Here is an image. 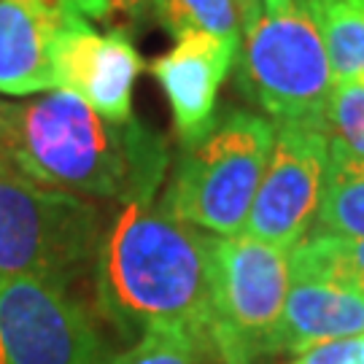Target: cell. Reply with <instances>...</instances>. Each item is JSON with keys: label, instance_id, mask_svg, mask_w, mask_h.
<instances>
[{"label": "cell", "instance_id": "obj_1", "mask_svg": "<svg viewBox=\"0 0 364 364\" xmlns=\"http://www.w3.org/2000/svg\"><path fill=\"white\" fill-rule=\"evenodd\" d=\"M0 159L43 186L122 203H154L170 165L159 132L111 122L68 90L0 100Z\"/></svg>", "mask_w": 364, "mask_h": 364}, {"label": "cell", "instance_id": "obj_2", "mask_svg": "<svg viewBox=\"0 0 364 364\" xmlns=\"http://www.w3.org/2000/svg\"><path fill=\"white\" fill-rule=\"evenodd\" d=\"M210 235L156 203H124L105 224L92 264L105 318L138 338L176 329L216 351L208 273Z\"/></svg>", "mask_w": 364, "mask_h": 364}, {"label": "cell", "instance_id": "obj_3", "mask_svg": "<svg viewBox=\"0 0 364 364\" xmlns=\"http://www.w3.org/2000/svg\"><path fill=\"white\" fill-rule=\"evenodd\" d=\"M237 46V92L273 124L324 122L335 76L316 14L302 0H257Z\"/></svg>", "mask_w": 364, "mask_h": 364}, {"label": "cell", "instance_id": "obj_4", "mask_svg": "<svg viewBox=\"0 0 364 364\" xmlns=\"http://www.w3.org/2000/svg\"><path fill=\"white\" fill-rule=\"evenodd\" d=\"M273 138L267 117L237 105L221 108L213 127L178 154L159 205L203 232H243Z\"/></svg>", "mask_w": 364, "mask_h": 364}, {"label": "cell", "instance_id": "obj_5", "mask_svg": "<svg viewBox=\"0 0 364 364\" xmlns=\"http://www.w3.org/2000/svg\"><path fill=\"white\" fill-rule=\"evenodd\" d=\"M103 232V213L92 200L43 186L0 159V278L70 284L92 270Z\"/></svg>", "mask_w": 364, "mask_h": 364}, {"label": "cell", "instance_id": "obj_6", "mask_svg": "<svg viewBox=\"0 0 364 364\" xmlns=\"http://www.w3.org/2000/svg\"><path fill=\"white\" fill-rule=\"evenodd\" d=\"M213 338L221 364H257L270 356L291 287L289 251L251 232L210 235Z\"/></svg>", "mask_w": 364, "mask_h": 364}, {"label": "cell", "instance_id": "obj_7", "mask_svg": "<svg viewBox=\"0 0 364 364\" xmlns=\"http://www.w3.org/2000/svg\"><path fill=\"white\" fill-rule=\"evenodd\" d=\"M97 321L68 284L0 278V364H105Z\"/></svg>", "mask_w": 364, "mask_h": 364}, {"label": "cell", "instance_id": "obj_8", "mask_svg": "<svg viewBox=\"0 0 364 364\" xmlns=\"http://www.w3.org/2000/svg\"><path fill=\"white\" fill-rule=\"evenodd\" d=\"M273 127V149L246 232L291 251L313 232L318 216L329 165V132L324 122H287Z\"/></svg>", "mask_w": 364, "mask_h": 364}, {"label": "cell", "instance_id": "obj_9", "mask_svg": "<svg viewBox=\"0 0 364 364\" xmlns=\"http://www.w3.org/2000/svg\"><path fill=\"white\" fill-rule=\"evenodd\" d=\"M144 73V60L124 27L95 30L73 6L63 14L54 49L57 90H68L111 122H130L135 81Z\"/></svg>", "mask_w": 364, "mask_h": 364}, {"label": "cell", "instance_id": "obj_10", "mask_svg": "<svg viewBox=\"0 0 364 364\" xmlns=\"http://www.w3.org/2000/svg\"><path fill=\"white\" fill-rule=\"evenodd\" d=\"M237 46L210 33H183L168 54L151 63V76L168 97L181 151L192 149L213 127L219 90L232 70Z\"/></svg>", "mask_w": 364, "mask_h": 364}, {"label": "cell", "instance_id": "obj_11", "mask_svg": "<svg viewBox=\"0 0 364 364\" xmlns=\"http://www.w3.org/2000/svg\"><path fill=\"white\" fill-rule=\"evenodd\" d=\"M291 262V259H289ZM364 335V291L332 275L291 264V287L270 340V356Z\"/></svg>", "mask_w": 364, "mask_h": 364}, {"label": "cell", "instance_id": "obj_12", "mask_svg": "<svg viewBox=\"0 0 364 364\" xmlns=\"http://www.w3.org/2000/svg\"><path fill=\"white\" fill-rule=\"evenodd\" d=\"M68 0H0V97L57 90L54 49Z\"/></svg>", "mask_w": 364, "mask_h": 364}, {"label": "cell", "instance_id": "obj_13", "mask_svg": "<svg viewBox=\"0 0 364 364\" xmlns=\"http://www.w3.org/2000/svg\"><path fill=\"white\" fill-rule=\"evenodd\" d=\"M311 235L364 237V156L329 144V165Z\"/></svg>", "mask_w": 364, "mask_h": 364}, {"label": "cell", "instance_id": "obj_14", "mask_svg": "<svg viewBox=\"0 0 364 364\" xmlns=\"http://www.w3.org/2000/svg\"><path fill=\"white\" fill-rule=\"evenodd\" d=\"M311 11L324 36L335 84L364 78V0H324Z\"/></svg>", "mask_w": 364, "mask_h": 364}, {"label": "cell", "instance_id": "obj_15", "mask_svg": "<svg viewBox=\"0 0 364 364\" xmlns=\"http://www.w3.org/2000/svg\"><path fill=\"white\" fill-rule=\"evenodd\" d=\"M149 14L173 38L183 33H210L240 43V14L235 0H151Z\"/></svg>", "mask_w": 364, "mask_h": 364}, {"label": "cell", "instance_id": "obj_16", "mask_svg": "<svg viewBox=\"0 0 364 364\" xmlns=\"http://www.w3.org/2000/svg\"><path fill=\"white\" fill-rule=\"evenodd\" d=\"M297 267L332 275L364 291V237H335V235H308L297 248L289 251Z\"/></svg>", "mask_w": 364, "mask_h": 364}, {"label": "cell", "instance_id": "obj_17", "mask_svg": "<svg viewBox=\"0 0 364 364\" xmlns=\"http://www.w3.org/2000/svg\"><path fill=\"white\" fill-rule=\"evenodd\" d=\"M219 362V353L205 340L176 332V329H149L132 340L122 353H111L105 364H208Z\"/></svg>", "mask_w": 364, "mask_h": 364}, {"label": "cell", "instance_id": "obj_18", "mask_svg": "<svg viewBox=\"0 0 364 364\" xmlns=\"http://www.w3.org/2000/svg\"><path fill=\"white\" fill-rule=\"evenodd\" d=\"M324 124L329 144L364 156V78L335 84L324 111Z\"/></svg>", "mask_w": 364, "mask_h": 364}, {"label": "cell", "instance_id": "obj_19", "mask_svg": "<svg viewBox=\"0 0 364 364\" xmlns=\"http://www.w3.org/2000/svg\"><path fill=\"white\" fill-rule=\"evenodd\" d=\"M287 364H364V335L321 343L316 348L291 356Z\"/></svg>", "mask_w": 364, "mask_h": 364}, {"label": "cell", "instance_id": "obj_20", "mask_svg": "<svg viewBox=\"0 0 364 364\" xmlns=\"http://www.w3.org/2000/svg\"><path fill=\"white\" fill-rule=\"evenodd\" d=\"M151 9V0H111V14H117L124 22H144Z\"/></svg>", "mask_w": 364, "mask_h": 364}, {"label": "cell", "instance_id": "obj_21", "mask_svg": "<svg viewBox=\"0 0 364 364\" xmlns=\"http://www.w3.org/2000/svg\"><path fill=\"white\" fill-rule=\"evenodd\" d=\"M68 3L87 19H108L111 16V0H68Z\"/></svg>", "mask_w": 364, "mask_h": 364}, {"label": "cell", "instance_id": "obj_22", "mask_svg": "<svg viewBox=\"0 0 364 364\" xmlns=\"http://www.w3.org/2000/svg\"><path fill=\"white\" fill-rule=\"evenodd\" d=\"M235 6H237V14H240V25H243V19H246L251 11H254L257 0H235Z\"/></svg>", "mask_w": 364, "mask_h": 364}, {"label": "cell", "instance_id": "obj_23", "mask_svg": "<svg viewBox=\"0 0 364 364\" xmlns=\"http://www.w3.org/2000/svg\"><path fill=\"white\" fill-rule=\"evenodd\" d=\"M302 3H305V6H308V9H313V6H316V3H324V0H302Z\"/></svg>", "mask_w": 364, "mask_h": 364}]
</instances>
